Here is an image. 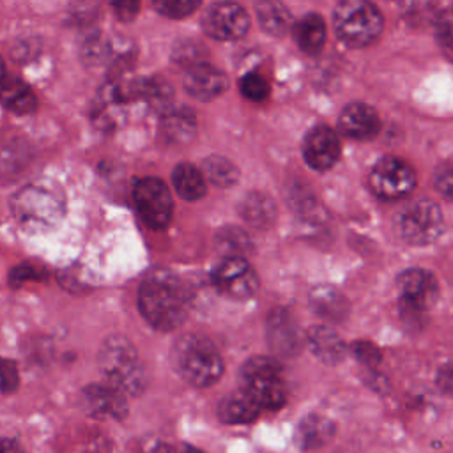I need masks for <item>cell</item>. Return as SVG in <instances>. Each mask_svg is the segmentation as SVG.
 Segmentation results:
<instances>
[{
	"label": "cell",
	"instance_id": "cb8c5ba5",
	"mask_svg": "<svg viewBox=\"0 0 453 453\" xmlns=\"http://www.w3.org/2000/svg\"><path fill=\"white\" fill-rule=\"evenodd\" d=\"M294 37L304 53L308 55L319 53L326 41L324 19L317 12L304 14L294 27Z\"/></svg>",
	"mask_w": 453,
	"mask_h": 453
},
{
	"label": "cell",
	"instance_id": "7c38bea8",
	"mask_svg": "<svg viewBox=\"0 0 453 453\" xmlns=\"http://www.w3.org/2000/svg\"><path fill=\"white\" fill-rule=\"evenodd\" d=\"M203 32L219 41H235L248 32L250 19L246 11L234 2H216L207 7L202 18Z\"/></svg>",
	"mask_w": 453,
	"mask_h": 453
},
{
	"label": "cell",
	"instance_id": "3957f363",
	"mask_svg": "<svg viewBox=\"0 0 453 453\" xmlns=\"http://www.w3.org/2000/svg\"><path fill=\"white\" fill-rule=\"evenodd\" d=\"M99 368L106 380L126 395H138L145 388V370L129 340L111 336L99 350Z\"/></svg>",
	"mask_w": 453,
	"mask_h": 453
},
{
	"label": "cell",
	"instance_id": "8fae6325",
	"mask_svg": "<svg viewBox=\"0 0 453 453\" xmlns=\"http://www.w3.org/2000/svg\"><path fill=\"white\" fill-rule=\"evenodd\" d=\"M214 287L232 299H248L258 288V276L244 257H225L212 269Z\"/></svg>",
	"mask_w": 453,
	"mask_h": 453
},
{
	"label": "cell",
	"instance_id": "5b68a950",
	"mask_svg": "<svg viewBox=\"0 0 453 453\" xmlns=\"http://www.w3.org/2000/svg\"><path fill=\"white\" fill-rule=\"evenodd\" d=\"M241 389L262 409H280L287 400L281 366L273 357H251L241 370Z\"/></svg>",
	"mask_w": 453,
	"mask_h": 453
},
{
	"label": "cell",
	"instance_id": "7402d4cb",
	"mask_svg": "<svg viewBox=\"0 0 453 453\" xmlns=\"http://www.w3.org/2000/svg\"><path fill=\"white\" fill-rule=\"evenodd\" d=\"M0 104L16 115H28L37 108V99L23 80L9 76L0 81Z\"/></svg>",
	"mask_w": 453,
	"mask_h": 453
},
{
	"label": "cell",
	"instance_id": "f35d334b",
	"mask_svg": "<svg viewBox=\"0 0 453 453\" xmlns=\"http://www.w3.org/2000/svg\"><path fill=\"white\" fill-rule=\"evenodd\" d=\"M437 384L442 393L453 396V363H448L439 370Z\"/></svg>",
	"mask_w": 453,
	"mask_h": 453
},
{
	"label": "cell",
	"instance_id": "603a6c76",
	"mask_svg": "<svg viewBox=\"0 0 453 453\" xmlns=\"http://www.w3.org/2000/svg\"><path fill=\"white\" fill-rule=\"evenodd\" d=\"M258 403L242 389L239 393L226 395L218 405V416L221 421L230 425L250 423L258 416Z\"/></svg>",
	"mask_w": 453,
	"mask_h": 453
},
{
	"label": "cell",
	"instance_id": "d6986e66",
	"mask_svg": "<svg viewBox=\"0 0 453 453\" xmlns=\"http://www.w3.org/2000/svg\"><path fill=\"white\" fill-rule=\"evenodd\" d=\"M304 338L313 356L326 365H338L345 356L342 338L327 326H311Z\"/></svg>",
	"mask_w": 453,
	"mask_h": 453
},
{
	"label": "cell",
	"instance_id": "44dd1931",
	"mask_svg": "<svg viewBox=\"0 0 453 453\" xmlns=\"http://www.w3.org/2000/svg\"><path fill=\"white\" fill-rule=\"evenodd\" d=\"M334 437V425L326 416L308 414L296 428V442L301 449H317L331 442Z\"/></svg>",
	"mask_w": 453,
	"mask_h": 453
},
{
	"label": "cell",
	"instance_id": "8d00e7d4",
	"mask_svg": "<svg viewBox=\"0 0 453 453\" xmlns=\"http://www.w3.org/2000/svg\"><path fill=\"white\" fill-rule=\"evenodd\" d=\"M115 16L122 21H131L140 9V0H108Z\"/></svg>",
	"mask_w": 453,
	"mask_h": 453
},
{
	"label": "cell",
	"instance_id": "d4e9b609",
	"mask_svg": "<svg viewBox=\"0 0 453 453\" xmlns=\"http://www.w3.org/2000/svg\"><path fill=\"white\" fill-rule=\"evenodd\" d=\"M241 216L255 228H267L274 223L276 207L273 200L264 193H250L241 202Z\"/></svg>",
	"mask_w": 453,
	"mask_h": 453
},
{
	"label": "cell",
	"instance_id": "4fadbf2b",
	"mask_svg": "<svg viewBox=\"0 0 453 453\" xmlns=\"http://www.w3.org/2000/svg\"><path fill=\"white\" fill-rule=\"evenodd\" d=\"M81 403L85 411L96 418L122 419L127 414L126 393L113 384H90L81 391Z\"/></svg>",
	"mask_w": 453,
	"mask_h": 453
},
{
	"label": "cell",
	"instance_id": "d590c367",
	"mask_svg": "<svg viewBox=\"0 0 453 453\" xmlns=\"http://www.w3.org/2000/svg\"><path fill=\"white\" fill-rule=\"evenodd\" d=\"M352 350H354L356 357L370 368H375V365L380 361V354H379L377 347L368 342H356L352 345Z\"/></svg>",
	"mask_w": 453,
	"mask_h": 453
},
{
	"label": "cell",
	"instance_id": "2e32d148",
	"mask_svg": "<svg viewBox=\"0 0 453 453\" xmlns=\"http://www.w3.org/2000/svg\"><path fill=\"white\" fill-rule=\"evenodd\" d=\"M184 88L200 101H211L226 88V76L218 67L200 62L188 67L184 74Z\"/></svg>",
	"mask_w": 453,
	"mask_h": 453
},
{
	"label": "cell",
	"instance_id": "f1b7e54d",
	"mask_svg": "<svg viewBox=\"0 0 453 453\" xmlns=\"http://www.w3.org/2000/svg\"><path fill=\"white\" fill-rule=\"evenodd\" d=\"M203 175L216 186H221V188H228L232 186L237 177H239V172L235 168L234 163H230L226 157H221V156H211L203 161Z\"/></svg>",
	"mask_w": 453,
	"mask_h": 453
},
{
	"label": "cell",
	"instance_id": "f546056e",
	"mask_svg": "<svg viewBox=\"0 0 453 453\" xmlns=\"http://www.w3.org/2000/svg\"><path fill=\"white\" fill-rule=\"evenodd\" d=\"M202 0H152L156 11L166 18H186L198 9Z\"/></svg>",
	"mask_w": 453,
	"mask_h": 453
},
{
	"label": "cell",
	"instance_id": "836d02e7",
	"mask_svg": "<svg viewBox=\"0 0 453 453\" xmlns=\"http://www.w3.org/2000/svg\"><path fill=\"white\" fill-rule=\"evenodd\" d=\"M99 9L96 0H76L73 4V7L69 9V16L73 21L80 23V25H87L92 19H96Z\"/></svg>",
	"mask_w": 453,
	"mask_h": 453
},
{
	"label": "cell",
	"instance_id": "e575fe53",
	"mask_svg": "<svg viewBox=\"0 0 453 453\" xmlns=\"http://www.w3.org/2000/svg\"><path fill=\"white\" fill-rule=\"evenodd\" d=\"M18 386V368L14 361L0 357V391L11 393Z\"/></svg>",
	"mask_w": 453,
	"mask_h": 453
},
{
	"label": "cell",
	"instance_id": "7bdbcfd3",
	"mask_svg": "<svg viewBox=\"0 0 453 453\" xmlns=\"http://www.w3.org/2000/svg\"><path fill=\"white\" fill-rule=\"evenodd\" d=\"M5 78V64H4V58L0 57V81Z\"/></svg>",
	"mask_w": 453,
	"mask_h": 453
},
{
	"label": "cell",
	"instance_id": "60d3db41",
	"mask_svg": "<svg viewBox=\"0 0 453 453\" xmlns=\"http://www.w3.org/2000/svg\"><path fill=\"white\" fill-rule=\"evenodd\" d=\"M143 453H177V449L165 442H152L143 449Z\"/></svg>",
	"mask_w": 453,
	"mask_h": 453
},
{
	"label": "cell",
	"instance_id": "83f0119b",
	"mask_svg": "<svg viewBox=\"0 0 453 453\" xmlns=\"http://www.w3.org/2000/svg\"><path fill=\"white\" fill-rule=\"evenodd\" d=\"M216 244L225 257H244L251 251V239L237 226H225L216 234Z\"/></svg>",
	"mask_w": 453,
	"mask_h": 453
},
{
	"label": "cell",
	"instance_id": "30bf717a",
	"mask_svg": "<svg viewBox=\"0 0 453 453\" xmlns=\"http://www.w3.org/2000/svg\"><path fill=\"white\" fill-rule=\"evenodd\" d=\"M416 173L403 159L388 156L380 159L370 173L372 191L384 200H398L412 191Z\"/></svg>",
	"mask_w": 453,
	"mask_h": 453
},
{
	"label": "cell",
	"instance_id": "74e56055",
	"mask_svg": "<svg viewBox=\"0 0 453 453\" xmlns=\"http://www.w3.org/2000/svg\"><path fill=\"white\" fill-rule=\"evenodd\" d=\"M41 278V273L35 271L32 265H19L11 273V285L19 287L27 280H35Z\"/></svg>",
	"mask_w": 453,
	"mask_h": 453
},
{
	"label": "cell",
	"instance_id": "ba28073f",
	"mask_svg": "<svg viewBox=\"0 0 453 453\" xmlns=\"http://www.w3.org/2000/svg\"><path fill=\"white\" fill-rule=\"evenodd\" d=\"M398 296H400V311L405 320L418 324L419 319L430 310L439 296V285L435 276L419 267L403 271L398 276Z\"/></svg>",
	"mask_w": 453,
	"mask_h": 453
},
{
	"label": "cell",
	"instance_id": "e0dca14e",
	"mask_svg": "<svg viewBox=\"0 0 453 453\" xmlns=\"http://www.w3.org/2000/svg\"><path fill=\"white\" fill-rule=\"evenodd\" d=\"M340 131L356 140H368L377 134L380 120L377 111L365 103L347 104L338 119Z\"/></svg>",
	"mask_w": 453,
	"mask_h": 453
},
{
	"label": "cell",
	"instance_id": "7a4b0ae2",
	"mask_svg": "<svg viewBox=\"0 0 453 453\" xmlns=\"http://www.w3.org/2000/svg\"><path fill=\"white\" fill-rule=\"evenodd\" d=\"M175 372L195 388H207L219 380L223 359L216 345L202 334H184L172 347Z\"/></svg>",
	"mask_w": 453,
	"mask_h": 453
},
{
	"label": "cell",
	"instance_id": "52a82bcc",
	"mask_svg": "<svg viewBox=\"0 0 453 453\" xmlns=\"http://www.w3.org/2000/svg\"><path fill=\"white\" fill-rule=\"evenodd\" d=\"M396 230L403 241L411 244H430L444 230L441 209L432 200L421 198L411 202L396 214Z\"/></svg>",
	"mask_w": 453,
	"mask_h": 453
},
{
	"label": "cell",
	"instance_id": "484cf974",
	"mask_svg": "<svg viewBox=\"0 0 453 453\" xmlns=\"http://www.w3.org/2000/svg\"><path fill=\"white\" fill-rule=\"evenodd\" d=\"M257 16L260 27L271 35H283L292 25V16L280 0H257Z\"/></svg>",
	"mask_w": 453,
	"mask_h": 453
},
{
	"label": "cell",
	"instance_id": "9a60e30c",
	"mask_svg": "<svg viewBox=\"0 0 453 453\" xmlns=\"http://www.w3.org/2000/svg\"><path fill=\"white\" fill-rule=\"evenodd\" d=\"M304 161L313 170H327L340 157V140L327 126H315L308 131L303 143Z\"/></svg>",
	"mask_w": 453,
	"mask_h": 453
},
{
	"label": "cell",
	"instance_id": "6da1fadb",
	"mask_svg": "<svg viewBox=\"0 0 453 453\" xmlns=\"http://www.w3.org/2000/svg\"><path fill=\"white\" fill-rule=\"evenodd\" d=\"M189 290L170 271H152L140 285L138 306L145 320L159 331L177 329L189 311Z\"/></svg>",
	"mask_w": 453,
	"mask_h": 453
},
{
	"label": "cell",
	"instance_id": "ab89813d",
	"mask_svg": "<svg viewBox=\"0 0 453 453\" xmlns=\"http://www.w3.org/2000/svg\"><path fill=\"white\" fill-rule=\"evenodd\" d=\"M0 453H25L23 448L12 439H0Z\"/></svg>",
	"mask_w": 453,
	"mask_h": 453
},
{
	"label": "cell",
	"instance_id": "b9f144b4",
	"mask_svg": "<svg viewBox=\"0 0 453 453\" xmlns=\"http://www.w3.org/2000/svg\"><path fill=\"white\" fill-rule=\"evenodd\" d=\"M177 453H203V451H202V449H198V448H195V446L182 444V446L177 449Z\"/></svg>",
	"mask_w": 453,
	"mask_h": 453
},
{
	"label": "cell",
	"instance_id": "ac0fdd59",
	"mask_svg": "<svg viewBox=\"0 0 453 453\" xmlns=\"http://www.w3.org/2000/svg\"><path fill=\"white\" fill-rule=\"evenodd\" d=\"M311 311L326 322H342L349 315L347 297L333 285H317L310 292Z\"/></svg>",
	"mask_w": 453,
	"mask_h": 453
},
{
	"label": "cell",
	"instance_id": "9c48e42d",
	"mask_svg": "<svg viewBox=\"0 0 453 453\" xmlns=\"http://www.w3.org/2000/svg\"><path fill=\"white\" fill-rule=\"evenodd\" d=\"M134 205L150 228H165L172 219L173 202L168 186L157 177H145L133 191Z\"/></svg>",
	"mask_w": 453,
	"mask_h": 453
},
{
	"label": "cell",
	"instance_id": "277c9868",
	"mask_svg": "<svg viewBox=\"0 0 453 453\" xmlns=\"http://www.w3.org/2000/svg\"><path fill=\"white\" fill-rule=\"evenodd\" d=\"M334 32L350 48L375 41L382 30V16L370 0H342L333 14Z\"/></svg>",
	"mask_w": 453,
	"mask_h": 453
},
{
	"label": "cell",
	"instance_id": "4316f807",
	"mask_svg": "<svg viewBox=\"0 0 453 453\" xmlns=\"http://www.w3.org/2000/svg\"><path fill=\"white\" fill-rule=\"evenodd\" d=\"M172 182L180 198L195 202L205 195V177L191 163H180L173 168Z\"/></svg>",
	"mask_w": 453,
	"mask_h": 453
},
{
	"label": "cell",
	"instance_id": "8992f818",
	"mask_svg": "<svg viewBox=\"0 0 453 453\" xmlns=\"http://www.w3.org/2000/svg\"><path fill=\"white\" fill-rule=\"evenodd\" d=\"M12 214L32 228H50L64 214V203L58 195L44 186H27L12 198Z\"/></svg>",
	"mask_w": 453,
	"mask_h": 453
},
{
	"label": "cell",
	"instance_id": "d6a6232c",
	"mask_svg": "<svg viewBox=\"0 0 453 453\" xmlns=\"http://www.w3.org/2000/svg\"><path fill=\"white\" fill-rule=\"evenodd\" d=\"M435 189L448 200H453V163H444L434 172Z\"/></svg>",
	"mask_w": 453,
	"mask_h": 453
},
{
	"label": "cell",
	"instance_id": "5bb4252c",
	"mask_svg": "<svg viewBox=\"0 0 453 453\" xmlns=\"http://www.w3.org/2000/svg\"><path fill=\"white\" fill-rule=\"evenodd\" d=\"M265 329H267V342L271 345V350L278 356H283V357L296 356L304 343V338L296 320L283 308H276L271 311V315L267 317Z\"/></svg>",
	"mask_w": 453,
	"mask_h": 453
},
{
	"label": "cell",
	"instance_id": "4dcf8cb0",
	"mask_svg": "<svg viewBox=\"0 0 453 453\" xmlns=\"http://www.w3.org/2000/svg\"><path fill=\"white\" fill-rule=\"evenodd\" d=\"M241 92L250 101H264L269 96V85L260 74L250 73L241 80Z\"/></svg>",
	"mask_w": 453,
	"mask_h": 453
},
{
	"label": "cell",
	"instance_id": "ffe728a7",
	"mask_svg": "<svg viewBox=\"0 0 453 453\" xmlns=\"http://www.w3.org/2000/svg\"><path fill=\"white\" fill-rule=\"evenodd\" d=\"M196 120L193 110L182 104H172L163 110L161 115V133L168 142L184 143L195 134Z\"/></svg>",
	"mask_w": 453,
	"mask_h": 453
},
{
	"label": "cell",
	"instance_id": "1f68e13d",
	"mask_svg": "<svg viewBox=\"0 0 453 453\" xmlns=\"http://www.w3.org/2000/svg\"><path fill=\"white\" fill-rule=\"evenodd\" d=\"M202 55H203V50L200 44H196L195 41H188V42H182L175 48L173 51V58L182 64V65H195V64H200L203 62L202 60Z\"/></svg>",
	"mask_w": 453,
	"mask_h": 453
}]
</instances>
